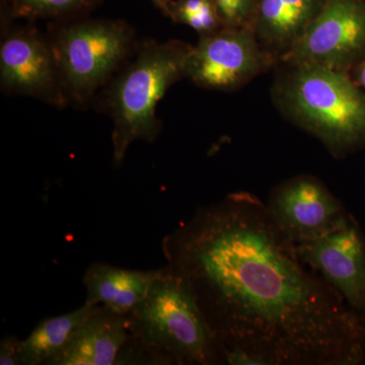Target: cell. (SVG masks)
<instances>
[{"label":"cell","mask_w":365,"mask_h":365,"mask_svg":"<svg viewBox=\"0 0 365 365\" xmlns=\"http://www.w3.org/2000/svg\"><path fill=\"white\" fill-rule=\"evenodd\" d=\"M163 252L223 349L255 365L364 364V317L300 259L254 194L197 209Z\"/></svg>","instance_id":"6da1fadb"},{"label":"cell","mask_w":365,"mask_h":365,"mask_svg":"<svg viewBox=\"0 0 365 365\" xmlns=\"http://www.w3.org/2000/svg\"><path fill=\"white\" fill-rule=\"evenodd\" d=\"M130 339L118 364H225L220 344L193 292L165 266L148 294L127 314Z\"/></svg>","instance_id":"7a4b0ae2"},{"label":"cell","mask_w":365,"mask_h":365,"mask_svg":"<svg viewBox=\"0 0 365 365\" xmlns=\"http://www.w3.org/2000/svg\"><path fill=\"white\" fill-rule=\"evenodd\" d=\"M287 66L273 88L284 116L336 158L365 143V93L346 72L316 64Z\"/></svg>","instance_id":"3957f363"},{"label":"cell","mask_w":365,"mask_h":365,"mask_svg":"<svg viewBox=\"0 0 365 365\" xmlns=\"http://www.w3.org/2000/svg\"><path fill=\"white\" fill-rule=\"evenodd\" d=\"M193 46L179 40H150L137 49L135 57L119 71L106 93V108L114 122L113 158L123 162L136 140L153 143L160 134L158 102L173 85L185 78Z\"/></svg>","instance_id":"277c9868"},{"label":"cell","mask_w":365,"mask_h":365,"mask_svg":"<svg viewBox=\"0 0 365 365\" xmlns=\"http://www.w3.org/2000/svg\"><path fill=\"white\" fill-rule=\"evenodd\" d=\"M67 100L86 105L128 61L135 45L123 21L83 20L60 26L49 38Z\"/></svg>","instance_id":"5b68a950"},{"label":"cell","mask_w":365,"mask_h":365,"mask_svg":"<svg viewBox=\"0 0 365 365\" xmlns=\"http://www.w3.org/2000/svg\"><path fill=\"white\" fill-rule=\"evenodd\" d=\"M279 61L259 42L253 28H230L200 36L187 60L185 78L199 88L234 91Z\"/></svg>","instance_id":"8992f818"},{"label":"cell","mask_w":365,"mask_h":365,"mask_svg":"<svg viewBox=\"0 0 365 365\" xmlns=\"http://www.w3.org/2000/svg\"><path fill=\"white\" fill-rule=\"evenodd\" d=\"M364 56V0H326L306 33L279 61L287 66L316 64L346 72Z\"/></svg>","instance_id":"52a82bcc"},{"label":"cell","mask_w":365,"mask_h":365,"mask_svg":"<svg viewBox=\"0 0 365 365\" xmlns=\"http://www.w3.org/2000/svg\"><path fill=\"white\" fill-rule=\"evenodd\" d=\"M4 93L29 96L55 106L67 102L51 41L34 28L6 31L0 45Z\"/></svg>","instance_id":"ba28073f"},{"label":"cell","mask_w":365,"mask_h":365,"mask_svg":"<svg viewBox=\"0 0 365 365\" xmlns=\"http://www.w3.org/2000/svg\"><path fill=\"white\" fill-rule=\"evenodd\" d=\"M266 207L295 245L328 234L350 215L328 187L311 175L290 178L274 187Z\"/></svg>","instance_id":"9c48e42d"},{"label":"cell","mask_w":365,"mask_h":365,"mask_svg":"<svg viewBox=\"0 0 365 365\" xmlns=\"http://www.w3.org/2000/svg\"><path fill=\"white\" fill-rule=\"evenodd\" d=\"M297 249L300 259L365 318V234L354 216Z\"/></svg>","instance_id":"30bf717a"},{"label":"cell","mask_w":365,"mask_h":365,"mask_svg":"<svg viewBox=\"0 0 365 365\" xmlns=\"http://www.w3.org/2000/svg\"><path fill=\"white\" fill-rule=\"evenodd\" d=\"M130 339L127 316L100 306L50 365H114Z\"/></svg>","instance_id":"8fae6325"},{"label":"cell","mask_w":365,"mask_h":365,"mask_svg":"<svg viewBox=\"0 0 365 365\" xmlns=\"http://www.w3.org/2000/svg\"><path fill=\"white\" fill-rule=\"evenodd\" d=\"M326 0H257L253 29L261 45L280 57L302 37Z\"/></svg>","instance_id":"7c38bea8"},{"label":"cell","mask_w":365,"mask_h":365,"mask_svg":"<svg viewBox=\"0 0 365 365\" xmlns=\"http://www.w3.org/2000/svg\"><path fill=\"white\" fill-rule=\"evenodd\" d=\"M158 270H131L93 263L86 269L83 284L86 289V304L102 306L115 313L127 316L146 297L160 276Z\"/></svg>","instance_id":"4fadbf2b"},{"label":"cell","mask_w":365,"mask_h":365,"mask_svg":"<svg viewBox=\"0 0 365 365\" xmlns=\"http://www.w3.org/2000/svg\"><path fill=\"white\" fill-rule=\"evenodd\" d=\"M98 307L85 304L69 313L40 322L25 340H21V365H50L72 334Z\"/></svg>","instance_id":"5bb4252c"},{"label":"cell","mask_w":365,"mask_h":365,"mask_svg":"<svg viewBox=\"0 0 365 365\" xmlns=\"http://www.w3.org/2000/svg\"><path fill=\"white\" fill-rule=\"evenodd\" d=\"M101 0H11V16L28 20L58 19L88 11Z\"/></svg>","instance_id":"9a60e30c"},{"label":"cell","mask_w":365,"mask_h":365,"mask_svg":"<svg viewBox=\"0 0 365 365\" xmlns=\"http://www.w3.org/2000/svg\"><path fill=\"white\" fill-rule=\"evenodd\" d=\"M170 20L194 29L200 36L215 33L225 26L213 0H177Z\"/></svg>","instance_id":"2e32d148"},{"label":"cell","mask_w":365,"mask_h":365,"mask_svg":"<svg viewBox=\"0 0 365 365\" xmlns=\"http://www.w3.org/2000/svg\"><path fill=\"white\" fill-rule=\"evenodd\" d=\"M223 25L230 28H253L257 0H213Z\"/></svg>","instance_id":"e0dca14e"},{"label":"cell","mask_w":365,"mask_h":365,"mask_svg":"<svg viewBox=\"0 0 365 365\" xmlns=\"http://www.w3.org/2000/svg\"><path fill=\"white\" fill-rule=\"evenodd\" d=\"M21 340L16 336H6L0 342V364L21 365Z\"/></svg>","instance_id":"ac0fdd59"},{"label":"cell","mask_w":365,"mask_h":365,"mask_svg":"<svg viewBox=\"0 0 365 365\" xmlns=\"http://www.w3.org/2000/svg\"><path fill=\"white\" fill-rule=\"evenodd\" d=\"M151 2H153L167 18H172L173 7H174L175 0H151Z\"/></svg>","instance_id":"d6986e66"}]
</instances>
